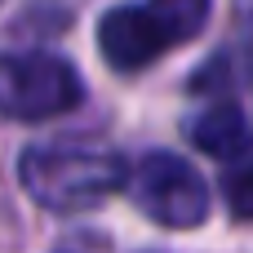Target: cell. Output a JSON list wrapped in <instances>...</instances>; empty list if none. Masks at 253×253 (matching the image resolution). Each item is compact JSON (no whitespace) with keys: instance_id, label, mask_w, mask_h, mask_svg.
<instances>
[{"instance_id":"3957f363","label":"cell","mask_w":253,"mask_h":253,"mask_svg":"<svg viewBox=\"0 0 253 253\" xmlns=\"http://www.w3.org/2000/svg\"><path fill=\"white\" fill-rule=\"evenodd\" d=\"M84 98L76 67L53 53H0V111L13 120H49Z\"/></svg>"},{"instance_id":"7a4b0ae2","label":"cell","mask_w":253,"mask_h":253,"mask_svg":"<svg viewBox=\"0 0 253 253\" xmlns=\"http://www.w3.org/2000/svg\"><path fill=\"white\" fill-rule=\"evenodd\" d=\"M209 0H147L107 9L98 22V49L116 71H142L165 49L187 44L209 22Z\"/></svg>"},{"instance_id":"8992f818","label":"cell","mask_w":253,"mask_h":253,"mask_svg":"<svg viewBox=\"0 0 253 253\" xmlns=\"http://www.w3.org/2000/svg\"><path fill=\"white\" fill-rule=\"evenodd\" d=\"M227 205L236 218H253V165H240L231 178H227Z\"/></svg>"},{"instance_id":"6da1fadb","label":"cell","mask_w":253,"mask_h":253,"mask_svg":"<svg viewBox=\"0 0 253 253\" xmlns=\"http://www.w3.org/2000/svg\"><path fill=\"white\" fill-rule=\"evenodd\" d=\"M18 182L22 191L53 209V213H76L93 209L120 187H129V169L111 151H89V147H27L18 160Z\"/></svg>"},{"instance_id":"5b68a950","label":"cell","mask_w":253,"mask_h":253,"mask_svg":"<svg viewBox=\"0 0 253 253\" xmlns=\"http://www.w3.org/2000/svg\"><path fill=\"white\" fill-rule=\"evenodd\" d=\"M191 142L205 151V156H236L245 142H249V125H245V111L236 102H213L205 107L196 120H191Z\"/></svg>"},{"instance_id":"277c9868","label":"cell","mask_w":253,"mask_h":253,"mask_svg":"<svg viewBox=\"0 0 253 253\" xmlns=\"http://www.w3.org/2000/svg\"><path fill=\"white\" fill-rule=\"evenodd\" d=\"M129 191H133L138 209L151 222H160V227L187 231V227H200L209 218V187H205V178L196 173V165H187L173 151H151L133 169Z\"/></svg>"}]
</instances>
